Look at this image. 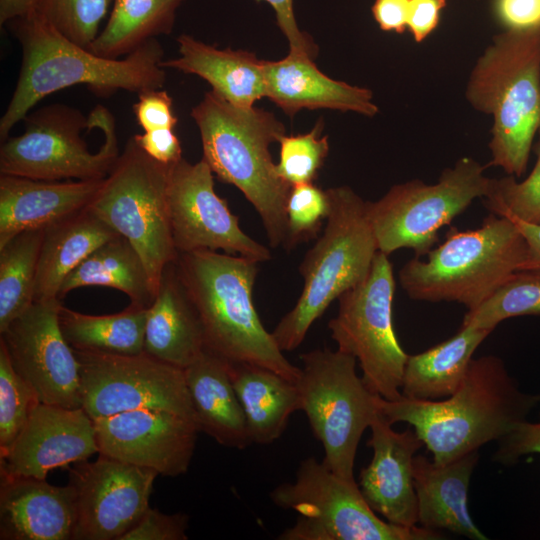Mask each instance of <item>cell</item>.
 <instances>
[{
	"instance_id": "cell-23",
	"label": "cell",
	"mask_w": 540,
	"mask_h": 540,
	"mask_svg": "<svg viewBox=\"0 0 540 540\" xmlns=\"http://www.w3.org/2000/svg\"><path fill=\"white\" fill-rule=\"evenodd\" d=\"M266 97L286 114L302 109H334L373 117L378 106L371 90L323 74L313 58L290 52L277 61H263Z\"/></svg>"
},
{
	"instance_id": "cell-48",
	"label": "cell",
	"mask_w": 540,
	"mask_h": 540,
	"mask_svg": "<svg viewBox=\"0 0 540 540\" xmlns=\"http://www.w3.org/2000/svg\"><path fill=\"white\" fill-rule=\"evenodd\" d=\"M410 0H375L371 11L380 29L402 34L407 30Z\"/></svg>"
},
{
	"instance_id": "cell-40",
	"label": "cell",
	"mask_w": 540,
	"mask_h": 540,
	"mask_svg": "<svg viewBox=\"0 0 540 540\" xmlns=\"http://www.w3.org/2000/svg\"><path fill=\"white\" fill-rule=\"evenodd\" d=\"M329 212L327 190L313 183L292 186L286 202L287 235L283 247L291 249L316 237Z\"/></svg>"
},
{
	"instance_id": "cell-17",
	"label": "cell",
	"mask_w": 540,
	"mask_h": 540,
	"mask_svg": "<svg viewBox=\"0 0 540 540\" xmlns=\"http://www.w3.org/2000/svg\"><path fill=\"white\" fill-rule=\"evenodd\" d=\"M69 484L76 496V525L72 540H120L149 508L158 476L99 454L69 469Z\"/></svg>"
},
{
	"instance_id": "cell-10",
	"label": "cell",
	"mask_w": 540,
	"mask_h": 540,
	"mask_svg": "<svg viewBox=\"0 0 540 540\" xmlns=\"http://www.w3.org/2000/svg\"><path fill=\"white\" fill-rule=\"evenodd\" d=\"M169 166L149 157L131 137L88 206L137 250L156 293L178 256L168 209Z\"/></svg>"
},
{
	"instance_id": "cell-18",
	"label": "cell",
	"mask_w": 540,
	"mask_h": 540,
	"mask_svg": "<svg viewBox=\"0 0 540 540\" xmlns=\"http://www.w3.org/2000/svg\"><path fill=\"white\" fill-rule=\"evenodd\" d=\"M98 453L175 477L187 472L200 429L161 409H136L93 420Z\"/></svg>"
},
{
	"instance_id": "cell-49",
	"label": "cell",
	"mask_w": 540,
	"mask_h": 540,
	"mask_svg": "<svg viewBox=\"0 0 540 540\" xmlns=\"http://www.w3.org/2000/svg\"><path fill=\"white\" fill-rule=\"evenodd\" d=\"M508 218L513 221L526 244V258L521 270L540 271V224L525 222L514 217Z\"/></svg>"
},
{
	"instance_id": "cell-34",
	"label": "cell",
	"mask_w": 540,
	"mask_h": 540,
	"mask_svg": "<svg viewBox=\"0 0 540 540\" xmlns=\"http://www.w3.org/2000/svg\"><path fill=\"white\" fill-rule=\"evenodd\" d=\"M44 229L24 231L0 247V332L34 302Z\"/></svg>"
},
{
	"instance_id": "cell-31",
	"label": "cell",
	"mask_w": 540,
	"mask_h": 540,
	"mask_svg": "<svg viewBox=\"0 0 540 540\" xmlns=\"http://www.w3.org/2000/svg\"><path fill=\"white\" fill-rule=\"evenodd\" d=\"M87 286H103L125 293L130 303L148 308L156 291L146 266L133 245L123 236L106 241L64 279L59 298Z\"/></svg>"
},
{
	"instance_id": "cell-4",
	"label": "cell",
	"mask_w": 540,
	"mask_h": 540,
	"mask_svg": "<svg viewBox=\"0 0 540 540\" xmlns=\"http://www.w3.org/2000/svg\"><path fill=\"white\" fill-rule=\"evenodd\" d=\"M191 117L200 132L202 159L253 205L270 246H283L286 202L292 186L279 177L269 149L285 135L283 123L263 109L235 106L213 90L205 93Z\"/></svg>"
},
{
	"instance_id": "cell-21",
	"label": "cell",
	"mask_w": 540,
	"mask_h": 540,
	"mask_svg": "<svg viewBox=\"0 0 540 540\" xmlns=\"http://www.w3.org/2000/svg\"><path fill=\"white\" fill-rule=\"evenodd\" d=\"M0 475L1 540H72L76 496L70 484Z\"/></svg>"
},
{
	"instance_id": "cell-9",
	"label": "cell",
	"mask_w": 540,
	"mask_h": 540,
	"mask_svg": "<svg viewBox=\"0 0 540 540\" xmlns=\"http://www.w3.org/2000/svg\"><path fill=\"white\" fill-rule=\"evenodd\" d=\"M272 502L296 511L280 540H440L441 531L403 527L382 520L364 499L358 483L332 472L314 457L304 459L293 483L270 493Z\"/></svg>"
},
{
	"instance_id": "cell-39",
	"label": "cell",
	"mask_w": 540,
	"mask_h": 540,
	"mask_svg": "<svg viewBox=\"0 0 540 540\" xmlns=\"http://www.w3.org/2000/svg\"><path fill=\"white\" fill-rule=\"evenodd\" d=\"M318 122L308 133L284 135L280 143V158L276 164L279 177L290 186L313 183L329 152L327 136L320 137Z\"/></svg>"
},
{
	"instance_id": "cell-41",
	"label": "cell",
	"mask_w": 540,
	"mask_h": 540,
	"mask_svg": "<svg viewBox=\"0 0 540 540\" xmlns=\"http://www.w3.org/2000/svg\"><path fill=\"white\" fill-rule=\"evenodd\" d=\"M187 527L186 514H165L149 507L120 540H186Z\"/></svg>"
},
{
	"instance_id": "cell-12",
	"label": "cell",
	"mask_w": 540,
	"mask_h": 540,
	"mask_svg": "<svg viewBox=\"0 0 540 540\" xmlns=\"http://www.w3.org/2000/svg\"><path fill=\"white\" fill-rule=\"evenodd\" d=\"M488 166L461 157L445 168L434 184L413 179L392 186L375 202L367 201L368 217L378 250L390 255L402 248L423 257L438 241V231L477 198L489 193Z\"/></svg>"
},
{
	"instance_id": "cell-16",
	"label": "cell",
	"mask_w": 540,
	"mask_h": 540,
	"mask_svg": "<svg viewBox=\"0 0 540 540\" xmlns=\"http://www.w3.org/2000/svg\"><path fill=\"white\" fill-rule=\"evenodd\" d=\"M61 306V299L34 301L0 332V341L41 403L82 408L79 362L60 329Z\"/></svg>"
},
{
	"instance_id": "cell-47",
	"label": "cell",
	"mask_w": 540,
	"mask_h": 540,
	"mask_svg": "<svg viewBox=\"0 0 540 540\" xmlns=\"http://www.w3.org/2000/svg\"><path fill=\"white\" fill-rule=\"evenodd\" d=\"M447 0H410L407 30L416 43L423 42L437 28Z\"/></svg>"
},
{
	"instance_id": "cell-3",
	"label": "cell",
	"mask_w": 540,
	"mask_h": 540,
	"mask_svg": "<svg viewBox=\"0 0 540 540\" xmlns=\"http://www.w3.org/2000/svg\"><path fill=\"white\" fill-rule=\"evenodd\" d=\"M257 264L243 256L212 250L178 253L174 261L200 320L205 350L230 363L270 369L296 383L301 368L286 359L254 306Z\"/></svg>"
},
{
	"instance_id": "cell-22",
	"label": "cell",
	"mask_w": 540,
	"mask_h": 540,
	"mask_svg": "<svg viewBox=\"0 0 540 540\" xmlns=\"http://www.w3.org/2000/svg\"><path fill=\"white\" fill-rule=\"evenodd\" d=\"M104 179L47 181L0 175V247L19 233L45 229L86 209Z\"/></svg>"
},
{
	"instance_id": "cell-29",
	"label": "cell",
	"mask_w": 540,
	"mask_h": 540,
	"mask_svg": "<svg viewBox=\"0 0 540 540\" xmlns=\"http://www.w3.org/2000/svg\"><path fill=\"white\" fill-rule=\"evenodd\" d=\"M229 372L252 443L269 444L277 440L291 414L300 410L296 383L275 371L248 363L229 362Z\"/></svg>"
},
{
	"instance_id": "cell-15",
	"label": "cell",
	"mask_w": 540,
	"mask_h": 540,
	"mask_svg": "<svg viewBox=\"0 0 540 540\" xmlns=\"http://www.w3.org/2000/svg\"><path fill=\"white\" fill-rule=\"evenodd\" d=\"M167 199L170 225L178 253L221 250L256 262L271 259L268 248L248 236L226 201L214 189L213 171L201 159L169 166Z\"/></svg>"
},
{
	"instance_id": "cell-36",
	"label": "cell",
	"mask_w": 540,
	"mask_h": 540,
	"mask_svg": "<svg viewBox=\"0 0 540 540\" xmlns=\"http://www.w3.org/2000/svg\"><path fill=\"white\" fill-rule=\"evenodd\" d=\"M535 153L536 162L524 180L518 182L512 175L492 178L489 193L483 198L490 213L540 224V131Z\"/></svg>"
},
{
	"instance_id": "cell-35",
	"label": "cell",
	"mask_w": 540,
	"mask_h": 540,
	"mask_svg": "<svg viewBox=\"0 0 540 540\" xmlns=\"http://www.w3.org/2000/svg\"><path fill=\"white\" fill-rule=\"evenodd\" d=\"M540 316V271L518 270L510 275L479 306L468 310L462 326L494 330L517 316Z\"/></svg>"
},
{
	"instance_id": "cell-5",
	"label": "cell",
	"mask_w": 540,
	"mask_h": 540,
	"mask_svg": "<svg viewBox=\"0 0 540 540\" xmlns=\"http://www.w3.org/2000/svg\"><path fill=\"white\" fill-rule=\"evenodd\" d=\"M465 97L492 116L488 165L521 177L540 131V32L496 34L473 66Z\"/></svg>"
},
{
	"instance_id": "cell-7",
	"label": "cell",
	"mask_w": 540,
	"mask_h": 540,
	"mask_svg": "<svg viewBox=\"0 0 540 540\" xmlns=\"http://www.w3.org/2000/svg\"><path fill=\"white\" fill-rule=\"evenodd\" d=\"M327 192L330 212L324 231L299 267L303 289L271 332L283 352L299 347L329 305L367 276L379 251L367 201L347 186Z\"/></svg>"
},
{
	"instance_id": "cell-26",
	"label": "cell",
	"mask_w": 540,
	"mask_h": 540,
	"mask_svg": "<svg viewBox=\"0 0 540 540\" xmlns=\"http://www.w3.org/2000/svg\"><path fill=\"white\" fill-rule=\"evenodd\" d=\"M177 43L179 56L163 60L164 69L201 77L215 93L238 107H253L256 101L266 97L264 60L254 53L218 49L186 34L180 35Z\"/></svg>"
},
{
	"instance_id": "cell-2",
	"label": "cell",
	"mask_w": 540,
	"mask_h": 540,
	"mask_svg": "<svg viewBox=\"0 0 540 540\" xmlns=\"http://www.w3.org/2000/svg\"><path fill=\"white\" fill-rule=\"evenodd\" d=\"M8 24L21 45L22 62L0 120L2 140L39 101L64 88L86 85L99 95L118 90L139 94L165 83L164 51L156 38L124 59H109L71 41L37 11Z\"/></svg>"
},
{
	"instance_id": "cell-14",
	"label": "cell",
	"mask_w": 540,
	"mask_h": 540,
	"mask_svg": "<svg viewBox=\"0 0 540 540\" xmlns=\"http://www.w3.org/2000/svg\"><path fill=\"white\" fill-rule=\"evenodd\" d=\"M74 352L79 362L82 408L92 420L148 408L170 411L197 424L183 369L145 352Z\"/></svg>"
},
{
	"instance_id": "cell-6",
	"label": "cell",
	"mask_w": 540,
	"mask_h": 540,
	"mask_svg": "<svg viewBox=\"0 0 540 540\" xmlns=\"http://www.w3.org/2000/svg\"><path fill=\"white\" fill-rule=\"evenodd\" d=\"M426 256V260H408L399 271L407 296L456 302L472 310L521 270L526 244L511 219L490 213L476 229L452 227L444 242Z\"/></svg>"
},
{
	"instance_id": "cell-25",
	"label": "cell",
	"mask_w": 540,
	"mask_h": 540,
	"mask_svg": "<svg viewBox=\"0 0 540 540\" xmlns=\"http://www.w3.org/2000/svg\"><path fill=\"white\" fill-rule=\"evenodd\" d=\"M204 350L200 320L173 262L164 271L156 297L147 309L144 352L184 370Z\"/></svg>"
},
{
	"instance_id": "cell-33",
	"label": "cell",
	"mask_w": 540,
	"mask_h": 540,
	"mask_svg": "<svg viewBox=\"0 0 540 540\" xmlns=\"http://www.w3.org/2000/svg\"><path fill=\"white\" fill-rule=\"evenodd\" d=\"M182 1L114 0L108 22L89 50L104 58L118 59L161 34H169Z\"/></svg>"
},
{
	"instance_id": "cell-20",
	"label": "cell",
	"mask_w": 540,
	"mask_h": 540,
	"mask_svg": "<svg viewBox=\"0 0 540 540\" xmlns=\"http://www.w3.org/2000/svg\"><path fill=\"white\" fill-rule=\"evenodd\" d=\"M370 430L367 445L373 455L360 472L359 489L368 505L386 521L403 527L416 526L413 460L424 444L411 426L397 432L379 411Z\"/></svg>"
},
{
	"instance_id": "cell-45",
	"label": "cell",
	"mask_w": 540,
	"mask_h": 540,
	"mask_svg": "<svg viewBox=\"0 0 540 540\" xmlns=\"http://www.w3.org/2000/svg\"><path fill=\"white\" fill-rule=\"evenodd\" d=\"M266 2L273 8L276 22L289 42L290 52L302 54L313 58L316 55V46L310 36L298 27L293 0H256Z\"/></svg>"
},
{
	"instance_id": "cell-30",
	"label": "cell",
	"mask_w": 540,
	"mask_h": 540,
	"mask_svg": "<svg viewBox=\"0 0 540 540\" xmlns=\"http://www.w3.org/2000/svg\"><path fill=\"white\" fill-rule=\"evenodd\" d=\"M493 330L462 326L449 339L408 355L402 378V396L424 401L452 395L463 381L473 354Z\"/></svg>"
},
{
	"instance_id": "cell-8",
	"label": "cell",
	"mask_w": 540,
	"mask_h": 540,
	"mask_svg": "<svg viewBox=\"0 0 540 540\" xmlns=\"http://www.w3.org/2000/svg\"><path fill=\"white\" fill-rule=\"evenodd\" d=\"M25 130L5 139L0 174L38 180H101L119 157L113 115L102 105L84 116L53 104L24 118Z\"/></svg>"
},
{
	"instance_id": "cell-46",
	"label": "cell",
	"mask_w": 540,
	"mask_h": 540,
	"mask_svg": "<svg viewBox=\"0 0 540 540\" xmlns=\"http://www.w3.org/2000/svg\"><path fill=\"white\" fill-rule=\"evenodd\" d=\"M138 146L155 161L171 165L182 159V148L173 129L144 131L133 136Z\"/></svg>"
},
{
	"instance_id": "cell-13",
	"label": "cell",
	"mask_w": 540,
	"mask_h": 540,
	"mask_svg": "<svg viewBox=\"0 0 540 540\" xmlns=\"http://www.w3.org/2000/svg\"><path fill=\"white\" fill-rule=\"evenodd\" d=\"M395 287L389 256L378 251L367 276L338 298L337 315L328 323L337 349L359 362L366 386L390 401L402 397L408 358L393 325Z\"/></svg>"
},
{
	"instance_id": "cell-50",
	"label": "cell",
	"mask_w": 540,
	"mask_h": 540,
	"mask_svg": "<svg viewBox=\"0 0 540 540\" xmlns=\"http://www.w3.org/2000/svg\"><path fill=\"white\" fill-rule=\"evenodd\" d=\"M41 0H0V24L28 16L37 11Z\"/></svg>"
},
{
	"instance_id": "cell-44",
	"label": "cell",
	"mask_w": 540,
	"mask_h": 540,
	"mask_svg": "<svg viewBox=\"0 0 540 540\" xmlns=\"http://www.w3.org/2000/svg\"><path fill=\"white\" fill-rule=\"evenodd\" d=\"M493 14L503 31L540 32V0H493Z\"/></svg>"
},
{
	"instance_id": "cell-28",
	"label": "cell",
	"mask_w": 540,
	"mask_h": 540,
	"mask_svg": "<svg viewBox=\"0 0 540 540\" xmlns=\"http://www.w3.org/2000/svg\"><path fill=\"white\" fill-rule=\"evenodd\" d=\"M118 234L88 207L44 229L34 301L60 299L66 276L86 257Z\"/></svg>"
},
{
	"instance_id": "cell-24",
	"label": "cell",
	"mask_w": 540,
	"mask_h": 540,
	"mask_svg": "<svg viewBox=\"0 0 540 540\" xmlns=\"http://www.w3.org/2000/svg\"><path fill=\"white\" fill-rule=\"evenodd\" d=\"M478 460V451L445 464L415 455L413 480L421 527L445 529L471 540L488 539L474 523L467 506L470 480Z\"/></svg>"
},
{
	"instance_id": "cell-43",
	"label": "cell",
	"mask_w": 540,
	"mask_h": 540,
	"mask_svg": "<svg viewBox=\"0 0 540 540\" xmlns=\"http://www.w3.org/2000/svg\"><path fill=\"white\" fill-rule=\"evenodd\" d=\"M133 112L138 125L144 131L174 129L177 124L172 98L161 88L139 93Z\"/></svg>"
},
{
	"instance_id": "cell-42",
	"label": "cell",
	"mask_w": 540,
	"mask_h": 540,
	"mask_svg": "<svg viewBox=\"0 0 540 540\" xmlns=\"http://www.w3.org/2000/svg\"><path fill=\"white\" fill-rule=\"evenodd\" d=\"M497 442L493 460L503 466L514 465L526 455L540 454V414L538 421L518 423Z\"/></svg>"
},
{
	"instance_id": "cell-37",
	"label": "cell",
	"mask_w": 540,
	"mask_h": 540,
	"mask_svg": "<svg viewBox=\"0 0 540 540\" xmlns=\"http://www.w3.org/2000/svg\"><path fill=\"white\" fill-rule=\"evenodd\" d=\"M39 402L34 391L15 371L0 341V457L9 451Z\"/></svg>"
},
{
	"instance_id": "cell-27",
	"label": "cell",
	"mask_w": 540,
	"mask_h": 540,
	"mask_svg": "<svg viewBox=\"0 0 540 540\" xmlns=\"http://www.w3.org/2000/svg\"><path fill=\"white\" fill-rule=\"evenodd\" d=\"M184 375L200 431L223 446L248 447L252 440L229 362L204 350L184 369Z\"/></svg>"
},
{
	"instance_id": "cell-32",
	"label": "cell",
	"mask_w": 540,
	"mask_h": 540,
	"mask_svg": "<svg viewBox=\"0 0 540 540\" xmlns=\"http://www.w3.org/2000/svg\"><path fill=\"white\" fill-rule=\"evenodd\" d=\"M147 309L130 303L119 313L89 315L62 305L59 325L74 350L136 355L144 352Z\"/></svg>"
},
{
	"instance_id": "cell-38",
	"label": "cell",
	"mask_w": 540,
	"mask_h": 540,
	"mask_svg": "<svg viewBox=\"0 0 540 540\" xmlns=\"http://www.w3.org/2000/svg\"><path fill=\"white\" fill-rule=\"evenodd\" d=\"M110 3L111 0H41L37 12L65 37L89 49Z\"/></svg>"
},
{
	"instance_id": "cell-11",
	"label": "cell",
	"mask_w": 540,
	"mask_h": 540,
	"mask_svg": "<svg viewBox=\"0 0 540 540\" xmlns=\"http://www.w3.org/2000/svg\"><path fill=\"white\" fill-rule=\"evenodd\" d=\"M296 385L300 410L324 450L322 462L355 481L354 462L364 431L378 414L374 394L356 373V358L340 350L314 349L300 356Z\"/></svg>"
},
{
	"instance_id": "cell-19",
	"label": "cell",
	"mask_w": 540,
	"mask_h": 540,
	"mask_svg": "<svg viewBox=\"0 0 540 540\" xmlns=\"http://www.w3.org/2000/svg\"><path fill=\"white\" fill-rule=\"evenodd\" d=\"M98 453L92 418L83 408L39 402L9 451L0 474L46 479L49 472L86 461Z\"/></svg>"
},
{
	"instance_id": "cell-1",
	"label": "cell",
	"mask_w": 540,
	"mask_h": 540,
	"mask_svg": "<svg viewBox=\"0 0 540 540\" xmlns=\"http://www.w3.org/2000/svg\"><path fill=\"white\" fill-rule=\"evenodd\" d=\"M379 413L391 424L411 426L432 454L445 464L499 441L527 420L540 404V393H527L495 355L472 358L458 389L444 400L376 399Z\"/></svg>"
}]
</instances>
